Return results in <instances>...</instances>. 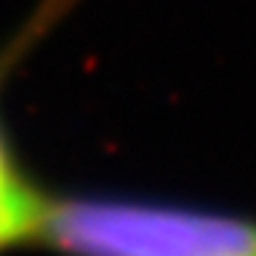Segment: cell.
Wrapping results in <instances>:
<instances>
[{
  "label": "cell",
  "instance_id": "6da1fadb",
  "mask_svg": "<svg viewBox=\"0 0 256 256\" xmlns=\"http://www.w3.org/2000/svg\"><path fill=\"white\" fill-rule=\"evenodd\" d=\"M32 239L68 256H256V220L120 200H43Z\"/></svg>",
  "mask_w": 256,
  "mask_h": 256
},
{
  "label": "cell",
  "instance_id": "7a4b0ae2",
  "mask_svg": "<svg viewBox=\"0 0 256 256\" xmlns=\"http://www.w3.org/2000/svg\"><path fill=\"white\" fill-rule=\"evenodd\" d=\"M40 202L43 196H37L14 174L9 156L3 151V142H0V248L18 242V239H32Z\"/></svg>",
  "mask_w": 256,
  "mask_h": 256
}]
</instances>
